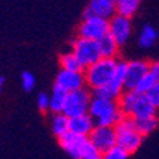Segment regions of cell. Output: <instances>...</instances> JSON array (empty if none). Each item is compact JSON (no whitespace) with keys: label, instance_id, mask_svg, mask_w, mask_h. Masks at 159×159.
I'll return each instance as SVG.
<instances>
[{"label":"cell","instance_id":"18","mask_svg":"<svg viewBox=\"0 0 159 159\" xmlns=\"http://www.w3.org/2000/svg\"><path fill=\"white\" fill-rule=\"evenodd\" d=\"M51 129H53V134L57 138L70 132V118L67 115H64L63 112L54 114L53 121H51Z\"/></svg>","mask_w":159,"mask_h":159},{"label":"cell","instance_id":"27","mask_svg":"<svg viewBox=\"0 0 159 159\" xmlns=\"http://www.w3.org/2000/svg\"><path fill=\"white\" fill-rule=\"evenodd\" d=\"M146 98L156 109H159V84H156L148 94H146Z\"/></svg>","mask_w":159,"mask_h":159},{"label":"cell","instance_id":"8","mask_svg":"<svg viewBox=\"0 0 159 159\" xmlns=\"http://www.w3.org/2000/svg\"><path fill=\"white\" fill-rule=\"evenodd\" d=\"M89 142L94 145L99 152L105 153L111 148L116 146V134L112 126H95L89 135Z\"/></svg>","mask_w":159,"mask_h":159},{"label":"cell","instance_id":"16","mask_svg":"<svg viewBox=\"0 0 159 159\" xmlns=\"http://www.w3.org/2000/svg\"><path fill=\"white\" fill-rule=\"evenodd\" d=\"M67 95H68V93H67L66 89H63L58 85H54L53 94L50 97V109H51L54 114H61L64 111Z\"/></svg>","mask_w":159,"mask_h":159},{"label":"cell","instance_id":"21","mask_svg":"<svg viewBox=\"0 0 159 159\" xmlns=\"http://www.w3.org/2000/svg\"><path fill=\"white\" fill-rule=\"evenodd\" d=\"M60 63H61V67L63 70H67V71H78V73H83L84 67L81 66V63L78 61V58L75 57V54L71 51V53L63 54L61 58H60Z\"/></svg>","mask_w":159,"mask_h":159},{"label":"cell","instance_id":"14","mask_svg":"<svg viewBox=\"0 0 159 159\" xmlns=\"http://www.w3.org/2000/svg\"><path fill=\"white\" fill-rule=\"evenodd\" d=\"M156 111L158 109L152 105V104L148 101L146 95H141L139 99L136 101L135 107H134L132 112H131V118L136 119H146V118H153L156 116Z\"/></svg>","mask_w":159,"mask_h":159},{"label":"cell","instance_id":"9","mask_svg":"<svg viewBox=\"0 0 159 159\" xmlns=\"http://www.w3.org/2000/svg\"><path fill=\"white\" fill-rule=\"evenodd\" d=\"M149 73H151V64L143 61V60H135V61L128 63V70H126L125 77V89L134 91L139 81Z\"/></svg>","mask_w":159,"mask_h":159},{"label":"cell","instance_id":"13","mask_svg":"<svg viewBox=\"0 0 159 159\" xmlns=\"http://www.w3.org/2000/svg\"><path fill=\"white\" fill-rule=\"evenodd\" d=\"M95 126V122H94L93 116L89 114H84V115L70 119V132H74L81 136H87V138H89Z\"/></svg>","mask_w":159,"mask_h":159},{"label":"cell","instance_id":"3","mask_svg":"<svg viewBox=\"0 0 159 159\" xmlns=\"http://www.w3.org/2000/svg\"><path fill=\"white\" fill-rule=\"evenodd\" d=\"M115 134H116V145L125 149L128 153L135 152L142 143L143 136L136 131L135 119L131 118V116H125L115 126Z\"/></svg>","mask_w":159,"mask_h":159},{"label":"cell","instance_id":"1","mask_svg":"<svg viewBox=\"0 0 159 159\" xmlns=\"http://www.w3.org/2000/svg\"><path fill=\"white\" fill-rule=\"evenodd\" d=\"M88 114L93 116L97 126H112L115 128L124 118V112L118 105V101L104 98H93Z\"/></svg>","mask_w":159,"mask_h":159},{"label":"cell","instance_id":"4","mask_svg":"<svg viewBox=\"0 0 159 159\" xmlns=\"http://www.w3.org/2000/svg\"><path fill=\"white\" fill-rule=\"evenodd\" d=\"M91 95L93 94H89L85 88L68 93L63 114L68 116L70 119L80 115H84V114H88L89 105H91V101H93Z\"/></svg>","mask_w":159,"mask_h":159},{"label":"cell","instance_id":"5","mask_svg":"<svg viewBox=\"0 0 159 159\" xmlns=\"http://www.w3.org/2000/svg\"><path fill=\"white\" fill-rule=\"evenodd\" d=\"M73 53L75 54V57L78 58L81 66L84 67V70L102 58L98 43L93 41V40L83 39V37H78L73 43Z\"/></svg>","mask_w":159,"mask_h":159},{"label":"cell","instance_id":"22","mask_svg":"<svg viewBox=\"0 0 159 159\" xmlns=\"http://www.w3.org/2000/svg\"><path fill=\"white\" fill-rule=\"evenodd\" d=\"M135 126H136V131L141 135L146 136L156 129V126H158V118L153 116V118H146V119H136Z\"/></svg>","mask_w":159,"mask_h":159},{"label":"cell","instance_id":"20","mask_svg":"<svg viewBox=\"0 0 159 159\" xmlns=\"http://www.w3.org/2000/svg\"><path fill=\"white\" fill-rule=\"evenodd\" d=\"M159 33L158 30L153 29L152 26H143V29L141 30V34H139V46L142 48H148V47H152L155 44V41L158 40Z\"/></svg>","mask_w":159,"mask_h":159},{"label":"cell","instance_id":"29","mask_svg":"<svg viewBox=\"0 0 159 159\" xmlns=\"http://www.w3.org/2000/svg\"><path fill=\"white\" fill-rule=\"evenodd\" d=\"M151 74L155 77V80L159 84V61H155V63L151 64Z\"/></svg>","mask_w":159,"mask_h":159},{"label":"cell","instance_id":"25","mask_svg":"<svg viewBox=\"0 0 159 159\" xmlns=\"http://www.w3.org/2000/svg\"><path fill=\"white\" fill-rule=\"evenodd\" d=\"M21 85H23V88L26 91H31L34 88V85H36V78H34L33 74L29 73V71H24L21 74Z\"/></svg>","mask_w":159,"mask_h":159},{"label":"cell","instance_id":"15","mask_svg":"<svg viewBox=\"0 0 159 159\" xmlns=\"http://www.w3.org/2000/svg\"><path fill=\"white\" fill-rule=\"evenodd\" d=\"M98 43V47H99V51H101V57L102 58H115L116 53H118V43L115 41L111 34H107L104 36L102 39L97 41Z\"/></svg>","mask_w":159,"mask_h":159},{"label":"cell","instance_id":"2","mask_svg":"<svg viewBox=\"0 0 159 159\" xmlns=\"http://www.w3.org/2000/svg\"><path fill=\"white\" fill-rule=\"evenodd\" d=\"M116 66H118L116 58H101L91 67L85 68V74H84L85 83L93 89L105 87L115 77Z\"/></svg>","mask_w":159,"mask_h":159},{"label":"cell","instance_id":"28","mask_svg":"<svg viewBox=\"0 0 159 159\" xmlns=\"http://www.w3.org/2000/svg\"><path fill=\"white\" fill-rule=\"evenodd\" d=\"M37 105H39L40 111H47L50 109V97L46 93H40L37 97Z\"/></svg>","mask_w":159,"mask_h":159},{"label":"cell","instance_id":"12","mask_svg":"<svg viewBox=\"0 0 159 159\" xmlns=\"http://www.w3.org/2000/svg\"><path fill=\"white\" fill-rule=\"evenodd\" d=\"M84 84H85V75L78 71L61 70L56 78V85L61 87L67 93H73V91L84 88Z\"/></svg>","mask_w":159,"mask_h":159},{"label":"cell","instance_id":"11","mask_svg":"<svg viewBox=\"0 0 159 159\" xmlns=\"http://www.w3.org/2000/svg\"><path fill=\"white\" fill-rule=\"evenodd\" d=\"M131 31H132V27H131V20L128 17L116 14L109 20V34L115 39L118 46H122L128 41Z\"/></svg>","mask_w":159,"mask_h":159},{"label":"cell","instance_id":"6","mask_svg":"<svg viewBox=\"0 0 159 159\" xmlns=\"http://www.w3.org/2000/svg\"><path fill=\"white\" fill-rule=\"evenodd\" d=\"M108 33H109V20L95 16L84 19L78 29L80 37L87 40H93V41H99Z\"/></svg>","mask_w":159,"mask_h":159},{"label":"cell","instance_id":"26","mask_svg":"<svg viewBox=\"0 0 159 159\" xmlns=\"http://www.w3.org/2000/svg\"><path fill=\"white\" fill-rule=\"evenodd\" d=\"M83 159H102V152H99L98 149L89 142V145L87 146L85 152L83 155Z\"/></svg>","mask_w":159,"mask_h":159},{"label":"cell","instance_id":"19","mask_svg":"<svg viewBox=\"0 0 159 159\" xmlns=\"http://www.w3.org/2000/svg\"><path fill=\"white\" fill-rule=\"evenodd\" d=\"M141 0H116V14L124 17H131L139 9Z\"/></svg>","mask_w":159,"mask_h":159},{"label":"cell","instance_id":"17","mask_svg":"<svg viewBox=\"0 0 159 159\" xmlns=\"http://www.w3.org/2000/svg\"><path fill=\"white\" fill-rule=\"evenodd\" d=\"M139 97H141V94H138L136 91H124L122 95L118 98V105L125 116L131 115V112H132V109L135 107L136 101L139 99Z\"/></svg>","mask_w":159,"mask_h":159},{"label":"cell","instance_id":"10","mask_svg":"<svg viewBox=\"0 0 159 159\" xmlns=\"http://www.w3.org/2000/svg\"><path fill=\"white\" fill-rule=\"evenodd\" d=\"M93 16L111 20L114 16H116V0H89L84 19Z\"/></svg>","mask_w":159,"mask_h":159},{"label":"cell","instance_id":"23","mask_svg":"<svg viewBox=\"0 0 159 159\" xmlns=\"http://www.w3.org/2000/svg\"><path fill=\"white\" fill-rule=\"evenodd\" d=\"M158 84V81L155 80V77L152 75V74L149 73V74H146L145 77H143L141 81L138 83V85L135 87V89L134 91H136L138 94H141V95H146V94L151 91V89L153 88V87Z\"/></svg>","mask_w":159,"mask_h":159},{"label":"cell","instance_id":"7","mask_svg":"<svg viewBox=\"0 0 159 159\" xmlns=\"http://www.w3.org/2000/svg\"><path fill=\"white\" fill-rule=\"evenodd\" d=\"M60 146L63 151L73 159H83L87 146L89 145V139L87 136L77 135L74 132H67L58 138Z\"/></svg>","mask_w":159,"mask_h":159},{"label":"cell","instance_id":"30","mask_svg":"<svg viewBox=\"0 0 159 159\" xmlns=\"http://www.w3.org/2000/svg\"><path fill=\"white\" fill-rule=\"evenodd\" d=\"M3 83H4V78L3 77H0V91H2V85H3Z\"/></svg>","mask_w":159,"mask_h":159},{"label":"cell","instance_id":"24","mask_svg":"<svg viewBox=\"0 0 159 159\" xmlns=\"http://www.w3.org/2000/svg\"><path fill=\"white\" fill-rule=\"evenodd\" d=\"M128 156L129 153L118 145L111 148L109 151H107L105 153H102V159H126Z\"/></svg>","mask_w":159,"mask_h":159}]
</instances>
